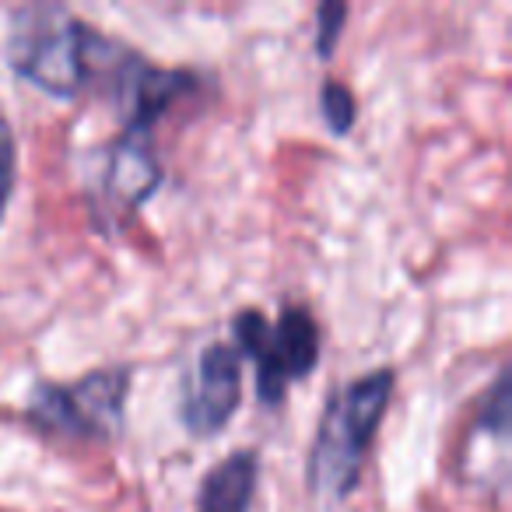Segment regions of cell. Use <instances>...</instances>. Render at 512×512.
I'll use <instances>...</instances> for the list:
<instances>
[{"label":"cell","instance_id":"obj_2","mask_svg":"<svg viewBox=\"0 0 512 512\" xmlns=\"http://www.w3.org/2000/svg\"><path fill=\"white\" fill-rule=\"evenodd\" d=\"M393 379H397L393 369H376L334 393L309 456V481L316 491L330 498H344L355 491L365 449L390 404Z\"/></svg>","mask_w":512,"mask_h":512},{"label":"cell","instance_id":"obj_11","mask_svg":"<svg viewBox=\"0 0 512 512\" xmlns=\"http://www.w3.org/2000/svg\"><path fill=\"white\" fill-rule=\"evenodd\" d=\"M15 165H18V148H15V134H11L8 120L0 116V214L8 207L11 190H15Z\"/></svg>","mask_w":512,"mask_h":512},{"label":"cell","instance_id":"obj_7","mask_svg":"<svg viewBox=\"0 0 512 512\" xmlns=\"http://www.w3.org/2000/svg\"><path fill=\"white\" fill-rule=\"evenodd\" d=\"M256 470H260V460L253 449H239L228 460H221L200 484L197 512H249L256 491Z\"/></svg>","mask_w":512,"mask_h":512},{"label":"cell","instance_id":"obj_1","mask_svg":"<svg viewBox=\"0 0 512 512\" xmlns=\"http://www.w3.org/2000/svg\"><path fill=\"white\" fill-rule=\"evenodd\" d=\"M120 46L102 39L57 4H29L11 15L8 64L36 88L71 99L92 85L95 71H109Z\"/></svg>","mask_w":512,"mask_h":512},{"label":"cell","instance_id":"obj_4","mask_svg":"<svg viewBox=\"0 0 512 512\" xmlns=\"http://www.w3.org/2000/svg\"><path fill=\"white\" fill-rule=\"evenodd\" d=\"M130 390V369H102L74 386H36L29 400L32 425L60 435L102 439L120 428L123 400Z\"/></svg>","mask_w":512,"mask_h":512},{"label":"cell","instance_id":"obj_5","mask_svg":"<svg viewBox=\"0 0 512 512\" xmlns=\"http://www.w3.org/2000/svg\"><path fill=\"white\" fill-rule=\"evenodd\" d=\"M242 365L232 344H207L197 358V372L183 400V421L193 435H211L225 428L232 411L239 407Z\"/></svg>","mask_w":512,"mask_h":512},{"label":"cell","instance_id":"obj_8","mask_svg":"<svg viewBox=\"0 0 512 512\" xmlns=\"http://www.w3.org/2000/svg\"><path fill=\"white\" fill-rule=\"evenodd\" d=\"M320 106H323V116H327V127L334 134H348L355 127V95H351L348 85L341 81H327L320 92Z\"/></svg>","mask_w":512,"mask_h":512},{"label":"cell","instance_id":"obj_6","mask_svg":"<svg viewBox=\"0 0 512 512\" xmlns=\"http://www.w3.org/2000/svg\"><path fill=\"white\" fill-rule=\"evenodd\" d=\"M162 183V169H158L155 155H151V137L123 134L116 144L113 162L106 169V193L116 207H137L155 193Z\"/></svg>","mask_w":512,"mask_h":512},{"label":"cell","instance_id":"obj_10","mask_svg":"<svg viewBox=\"0 0 512 512\" xmlns=\"http://www.w3.org/2000/svg\"><path fill=\"white\" fill-rule=\"evenodd\" d=\"M481 425L484 428H495L498 435L505 432V425H509V372H498L495 386L488 390V397H484V411H481Z\"/></svg>","mask_w":512,"mask_h":512},{"label":"cell","instance_id":"obj_9","mask_svg":"<svg viewBox=\"0 0 512 512\" xmlns=\"http://www.w3.org/2000/svg\"><path fill=\"white\" fill-rule=\"evenodd\" d=\"M344 18H348V8H344L341 0H327V4H320V11H316V50H320V57H330L337 46V39H341V29H344Z\"/></svg>","mask_w":512,"mask_h":512},{"label":"cell","instance_id":"obj_3","mask_svg":"<svg viewBox=\"0 0 512 512\" xmlns=\"http://www.w3.org/2000/svg\"><path fill=\"white\" fill-rule=\"evenodd\" d=\"M239 351L256 362V397L264 404H281L288 383L306 379L320 358V330L302 306H285L278 323L246 309L232 323Z\"/></svg>","mask_w":512,"mask_h":512}]
</instances>
